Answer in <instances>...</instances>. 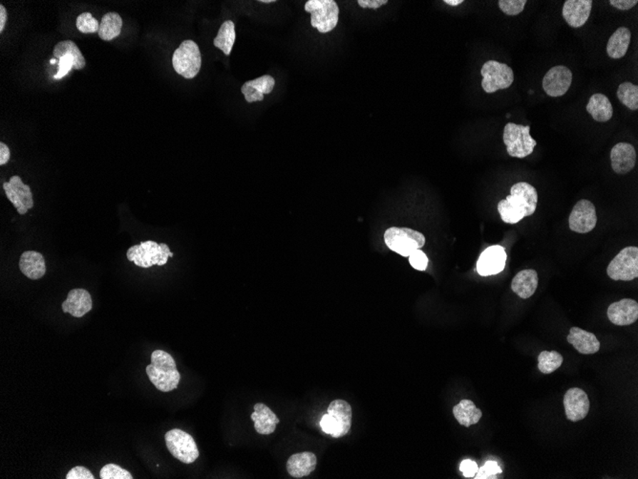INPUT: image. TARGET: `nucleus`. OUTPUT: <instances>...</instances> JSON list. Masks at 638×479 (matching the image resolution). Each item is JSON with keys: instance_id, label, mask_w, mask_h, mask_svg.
I'll return each mask as SVG.
<instances>
[{"instance_id": "obj_7", "label": "nucleus", "mask_w": 638, "mask_h": 479, "mask_svg": "<svg viewBox=\"0 0 638 479\" xmlns=\"http://www.w3.org/2000/svg\"><path fill=\"white\" fill-rule=\"evenodd\" d=\"M503 140L508 153L515 158H525L533 153L537 142L530 135V125L508 123L505 127Z\"/></svg>"}, {"instance_id": "obj_40", "label": "nucleus", "mask_w": 638, "mask_h": 479, "mask_svg": "<svg viewBox=\"0 0 638 479\" xmlns=\"http://www.w3.org/2000/svg\"><path fill=\"white\" fill-rule=\"evenodd\" d=\"M66 479H95V476L86 468L77 466L70 470L66 475Z\"/></svg>"}, {"instance_id": "obj_37", "label": "nucleus", "mask_w": 638, "mask_h": 479, "mask_svg": "<svg viewBox=\"0 0 638 479\" xmlns=\"http://www.w3.org/2000/svg\"><path fill=\"white\" fill-rule=\"evenodd\" d=\"M500 9L508 16H518L524 11L527 0H500Z\"/></svg>"}, {"instance_id": "obj_46", "label": "nucleus", "mask_w": 638, "mask_h": 479, "mask_svg": "<svg viewBox=\"0 0 638 479\" xmlns=\"http://www.w3.org/2000/svg\"><path fill=\"white\" fill-rule=\"evenodd\" d=\"M443 2L449 6H458V5L463 4V0H445Z\"/></svg>"}, {"instance_id": "obj_13", "label": "nucleus", "mask_w": 638, "mask_h": 479, "mask_svg": "<svg viewBox=\"0 0 638 479\" xmlns=\"http://www.w3.org/2000/svg\"><path fill=\"white\" fill-rule=\"evenodd\" d=\"M597 223V210L591 201L582 199L573 207L569 218L570 229L579 234H587Z\"/></svg>"}, {"instance_id": "obj_19", "label": "nucleus", "mask_w": 638, "mask_h": 479, "mask_svg": "<svg viewBox=\"0 0 638 479\" xmlns=\"http://www.w3.org/2000/svg\"><path fill=\"white\" fill-rule=\"evenodd\" d=\"M612 168L617 175H626L634 170L637 153L629 143H618L611 151Z\"/></svg>"}, {"instance_id": "obj_38", "label": "nucleus", "mask_w": 638, "mask_h": 479, "mask_svg": "<svg viewBox=\"0 0 638 479\" xmlns=\"http://www.w3.org/2000/svg\"><path fill=\"white\" fill-rule=\"evenodd\" d=\"M501 473V468L499 467V465L497 464V462L488 461L486 462V463L483 465L482 468H480L479 470H478V473H476V475L474 476V478H497L496 475H498V473Z\"/></svg>"}, {"instance_id": "obj_22", "label": "nucleus", "mask_w": 638, "mask_h": 479, "mask_svg": "<svg viewBox=\"0 0 638 479\" xmlns=\"http://www.w3.org/2000/svg\"><path fill=\"white\" fill-rule=\"evenodd\" d=\"M274 86V78L272 76L264 75L262 77L245 83L241 91L247 102L249 103L261 102L264 100V95L272 93Z\"/></svg>"}, {"instance_id": "obj_42", "label": "nucleus", "mask_w": 638, "mask_h": 479, "mask_svg": "<svg viewBox=\"0 0 638 479\" xmlns=\"http://www.w3.org/2000/svg\"><path fill=\"white\" fill-rule=\"evenodd\" d=\"M609 4L618 10L628 11L632 9V7H634L638 1L637 0H611Z\"/></svg>"}, {"instance_id": "obj_4", "label": "nucleus", "mask_w": 638, "mask_h": 479, "mask_svg": "<svg viewBox=\"0 0 638 479\" xmlns=\"http://www.w3.org/2000/svg\"><path fill=\"white\" fill-rule=\"evenodd\" d=\"M126 257L129 262L142 268H150L153 265L163 266L167 264L168 257H173L170 247L165 243L155 242H140V245L132 246L128 249Z\"/></svg>"}, {"instance_id": "obj_34", "label": "nucleus", "mask_w": 638, "mask_h": 479, "mask_svg": "<svg viewBox=\"0 0 638 479\" xmlns=\"http://www.w3.org/2000/svg\"><path fill=\"white\" fill-rule=\"evenodd\" d=\"M617 98L631 110L638 109V88L632 83H621L617 89Z\"/></svg>"}, {"instance_id": "obj_29", "label": "nucleus", "mask_w": 638, "mask_h": 479, "mask_svg": "<svg viewBox=\"0 0 638 479\" xmlns=\"http://www.w3.org/2000/svg\"><path fill=\"white\" fill-rule=\"evenodd\" d=\"M586 108L595 121L600 123L609 121L614 114L612 103L609 102V98L603 94L592 95Z\"/></svg>"}, {"instance_id": "obj_44", "label": "nucleus", "mask_w": 638, "mask_h": 479, "mask_svg": "<svg viewBox=\"0 0 638 479\" xmlns=\"http://www.w3.org/2000/svg\"><path fill=\"white\" fill-rule=\"evenodd\" d=\"M11 153L9 148L4 143H0V166H4L9 162Z\"/></svg>"}, {"instance_id": "obj_3", "label": "nucleus", "mask_w": 638, "mask_h": 479, "mask_svg": "<svg viewBox=\"0 0 638 479\" xmlns=\"http://www.w3.org/2000/svg\"><path fill=\"white\" fill-rule=\"evenodd\" d=\"M352 426V408L344 400H334L329 405L327 413L323 416L320 427L334 438L346 436Z\"/></svg>"}, {"instance_id": "obj_26", "label": "nucleus", "mask_w": 638, "mask_h": 479, "mask_svg": "<svg viewBox=\"0 0 638 479\" xmlns=\"http://www.w3.org/2000/svg\"><path fill=\"white\" fill-rule=\"evenodd\" d=\"M254 408V411L252 413L251 418L254 422L255 431L262 436L274 433L277 424L280 422L274 411L263 403H257Z\"/></svg>"}, {"instance_id": "obj_20", "label": "nucleus", "mask_w": 638, "mask_h": 479, "mask_svg": "<svg viewBox=\"0 0 638 479\" xmlns=\"http://www.w3.org/2000/svg\"><path fill=\"white\" fill-rule=\"evenodd\" d=\"M592 4V0H567L562 15L570 27L580 28L589 19Z\"/></svg>"}, {"instance_id": "obj_27", "label": "nucleus", "mask_w": 638, "mask_h": 479, "mask_svg": "<svg viewBox=\"0 0 638 479\" xmlns=\"http://www.w3.org/2000/svg\"><path fill=\"white\" fill-rule=\"evenodd\" d=\"M538 287V274L535 270H523L514 277L511 289L522 299H528Z\"/></svg>"}, {"instance_id": "obj_6", "label": "nucleus", "mask_w": 638, "mask_h": 479, "mask_svg": "<svg viewBox=\"0 0 638 479\" xmlns=\"http://www.w3.org/2000/svg\"><path fill=\"white\" fill-rule=\"evenodd\" d=\"M304 9L311 14L312 27L319 33H329L336 27L339 8L334 0H309Z\"/></svg>"}, {"instance_id": "obj_15", "label": "nucleus", "mask_w": 638, "mask_h": 479, "mask_svg": "<svg viewBox=\"0 0 638 479\" xmlns=\"http://www.w3.org/2000/svg\"><path fill=\"white\" fill-rule=\"evenodd\" d=\"M572 83V73L567 67L557 66L547 72L543 78V88L550 97H561L569 91Z\"/></svg>"}, {"instance_id": "obj_11", "label": "nucleus", "mask_w": 638, "mask_h": 479, "mask_svg": "<svg viewBox=\"0 0 638 479\" xmlns=\"http://www.w3.org/2000/svg\"><path fill=\"white\" fill-rule=\"evenodd\" d=\"M607 274L614 281L631 282L638 277V248L626 247L609 262Z\"/></svg>"}, {"instance_id": "obj_35", "label": "nucleus", "mask_w": 638, "mask_h": 479, "mask_svg": "<svg viewBox=\"0 0 638 479\" xmlns=\"http://www.w3.org/2000/svg\"><path fill=\"white\" fill-rule=\"evenodd\" d=\"M78 31L83 34L99 32L100 24L90 13H83L78 16L76 22Z\"/></svg>"}, {"instance_id": "obj_10", "label": "nucleus", "mask_w": 638, "mask_h": 479, "mask_svg": "<svg viewBox=\"0 0 638 479\" xmlns=\"http://www.w3.org/2000/svg\"><path fill=\"white\" fill-rule=\"evenodd\" d=\"M480 75L483 76L482 88L486 93L510 88L514 81V73L508 64L498 63L496 61H486Z\"/></svg>"}, {"instance_id": "obj_1", "label": "nucleus", "mask_w": 638, "mask_h": 479, "mask_svg": "<svg viewBox=\"0 0 638 479\" xmlns=\"http://www.w3.org/2000/svg\"><path fill=\"white\" fill-rule=\"evenodd\" d=\"M537 202L538 192L535 187L527 182H519L511 187L510 195L500 201L498 212L504 222L516 224L535 212Z\"/></svg>"}, {"instance_id": "obj_12", "label": "nucleus", "mask_w": 638, "mask_h": 479, "mask_svg": "<svg viewBox=\"0 0 638 479\" xmlns=\"http://www.w3.org/2000/svg\"><path fill=\"white\" fill-rule=\"evenodd\" d=\"M54 57L58 60V70L54 76L55 80L66 77L72 68L83 69L86 66V58L81 54L77 44L72 41H63L56 44Z\"/></svg>"}, {"instance_id": "obj_9", "label": "nucleus", "mask_w": 638, "mask_h": 479, "mask_svg": "<svg viewBox=\"0 0 638 479\" xmlns=\"http://www.w3.org/2000/svg\"><path fill=\"white\" fill-rule=\"evenodd\" d=\"M165 444L173 458L185 464H191L197 460L199 450L195 441L190 433L173 428L165 436Z\"/></svg>"}, {"instance_id": "obj_25", "label": "nucleus", "mask_w": 638, "mask_h": 479, "mask_svg": "<svg viewBox=\"0 0 638 479\" xmlns=\"http://www.w3.org/2000/svg\"><path fill=\"white\" fill-rule=\"evenodd\" d=\"M19 269L28 279L38 281L46 274V263L44 257L36 251H26L19 259Z\"/></svg>"}, {"instance_id": "obj_48", "label": "nucleus", "mask_w": 638, "mask_h": 479, "mask_svg": "<svg viewBox=\"0 0 638 479\" xmlns=\"http://www.w3.org/2000/svg\"><path fill=\"white\" fill-rule=\"evenodd\" d=\"M50 63H51L52 64L57 63L58 60H57V58H53V60L50 61Z\"/></svg>"}, {"instance_id": "obj_36", "label": "nucleus", "mask_w": 638, "mask_h": 479, "mask_svg": "<svg viewBox=\"0 0 638 479\" xmlns=\"http://www.w3.org/2000/svg\"><path fill=\"white\" fill-rule=\"evenodd\" d=\"M100 478L102 479H132L131 473L119 465L110 463L106 464L100 472Z\"/></svg>"}, {"instance_id": "obj_14", "label": "nucleus", "mask_w": 638, "mask_h": 479, "mask_svg": "<svg viewBox=\"0 0 638 479\" xmlns=\"http://www.w3.org/2000/svg\"><path fill=\"white\" fill-rule=\"evenodd\" d=\"M4 189L7 198L18 210L19 215H26L29 210L34 208L33 193L31 192V187L25 185L19 176H13L9 182H5Z\"/></svg>"}, {"instance_id": "obj_24", "label": "nucleus", "mask_w": 638, "mask_h": 479, "mask_svg": "<svg viewBox=\"0 0 638 479\" xmlns=\"http://www.w3.org/2000/svg\"><path fill=\"white\" fill-rule=\"evenodd\" d=\"M317 463V456L313 453H296L287 462V470L292 478H302L310 475L316 470Z\"/></svg>"}, {"instance_id": "obj_21", "label": "nucleus", "mask_w": 638, "mask_h": 479, "mask_svg": "<svg viewBox=\"0 0 638 479\" xmlns=\"http://www.w3.org/2000/svg\"><path fill=\"white\" fill-rule=\"evenodd\" d=\"M63 313L71 314L75 318H83L93 308L91 295L88 291L83 288H77L70 291L67 299L63 302Z\"/></svg>"}, {"instance_id": "obj_31", "label": "nucleus", "mask_w": 638, "mask_h": 479, "mask_svg": "<svg viewBox=\"0 0 638 479\" xmlns=\"http://www.w3.org/2000/svg\"><path fill=\"white\" fill-rule=\"evenodd\" d=\"M123 19L118 13L110 12L103 16L100 24L99 36L103 41H110L120 35Z\"/></svg>"}, {"instance_id": "obj_16", "label": "nucleus", "mask_w": 638, "mask_h": 479, "mask_svg": "<svg viewBox=\"0 0 638 479\" xmlns=\"http://www.w3.org/2000/svg\"><path fill=\"white\" fill-rule=\"evenodd\" d=\"M507 257V253L502 246L495 245L486 248L478 259V273L483 277L501 273L505 267Z\"/></svg>"}, {"instance_id": "obj_30", "label": "nucleus", "mask_w": 638, "mask_h": 479, "mask_svg": "<svg viewBox=\"0 0 638 479\" xmlns=\"http://www.w3.org/2000/svg\"><path fill=\"white\" fill-rule=\"evenodd\" d=\"M453 414L459 424L466 428L477 424L483 416L482 411L470 400H463L455 406Z\"/></svg>"}, {"instance_id": "obj_39", "label": "nucleus", "mask_w": 638, "mask_h": 479, "mask_svg": "<svg viewBox=\"0 0 638 479\" xmlns=\"http://www.w3.org/2000/svg\"><path fill=\"white\" fill-rule=\"evenodd\" d=\"M409 262L416 270L426 271L427 266H428V257L421 249H418L409 257Z\"/></svg>"}, {"instance_id": "obj_28", "label": "nucleus", "mask_w": 638, "mask_h": 479, "mask_svg": "<svg viewBox=\"0 0 638 479\" xmlns=\"http://www.w3.org/2000/svg\"><path fill=\"white\" fill-rule=\"evenodd\" d=\"M631 38L632 33L628 28H618L612 34L608 44H607V53H608L609 57L614 58V60L625 57L629 43H631Z\"/></svg>"}, {"instance_id": "obj_43", "label": "nucleus", "mask_w": 638, "mask_h": 479, "mask_svg": "<svg viewBox=\"0 0 638 479\" xmlns=\"http://www.w3.org/2000/svg\"><path fill=\"white\" fill-rule=\"evenodd\" d=\"M358 4L362 8H370V9H378V8L387 4V0H359Z\"/></svg>"}, {"instance_id": "obj_45", "label": "nucleus", "mask_w": 638, "mask_h": 479, "mask_svg": "<svg viewBox=\"0 0 638 479\" xmlns=\"http://www.w3.org/2000/svg\"><path fill=\"white\" fill-rule=\"evenodd\" d=\"M7 22V11L4 5H0V33L4 32Z\"/></svg>"}, {"instance_id": "obj_8", "label": "nucleus", "mask_w": 638, "mask_h": 479, "mask_svg": "<svg viewBox=\"0 0 638 479\" xmlns=\"http://www.w3.org/2000/svg\"><path fill=\"white\" fill-rule=\"evenodd\" d=\"M173 68L179 75L191 80L200 72L202 56L197 43L193 41H182L174 52L173 57Z\"/></svg>"}, {"instance_id": "obj_2", "label": "nucleus", "mask_w": 638, "mask_h": 479, "mask_svg": "<svg viewBox=\"0 0 638 479\" xmlns=\"http://www.w3.org/2000/svg\"><path fill=\"white\" fill-rule=\"evenodd\" d=\"M145 371L150 382L158 391L170 392L178 388L181 374L173 356L164 350H155L151 354V364L146 366Z\"/></svg>"}, {"instance_id": "obj_41", "label": "nucleus", "mask_w": 638, "mask_h": 479, "mask_svg": "<svg viewBox=\"0 0 638 479\" xmlns=\"http://www.w3.org/2000/svg\"><path fill=\"white\" fill-rule=\"evenodd\" d=\"M460 470L465 478H470L476 475L478 470H479V467H478L476 462L466 459V460H463L461 463Z\"/></svg>"}, {"instance_id": "obj_32", "label": "nucleus", "mask_w": 638, "mask_h": 479, "mask_svg": "<svg viewBox=\"0 0 638 479\" xmlns=\"http://www.w3.org/2000/svg\"><path fill=\"white\" fill-rule=\"evenodd\" d=\"M236 39L235 24L232 21H225L213 39V44L226 56H230Z\"/></svg>"}, {"instance_id": "obj_17", "label": "nucleus", "mask_w": 638, "mask_h": 479, "mask_svg": "<svg viewBox=\"0 0 638 479\" xmlns=\"http://www.w3.org/2000/svg\"><path fill=\"white\" fill-rule=\"evenodd\" d=\"M564 407L567 418L572 422L586 418L590 411V400L583 389L572 388L564 396Z\"/></svg>"}, {"instance_id": "obj_18", "label": "nucleus", "mask_w": 638, "mask_h": 479, "mask_svg": "<svg viewBox=\"0 0 638 479\" xmlns=\"http://www.w3.org/2000/svg\"><path fill=\"white\" fill-rule=\"evenodd\" d=\"M608 318L615 326L634 324L638 319V304L634 299H624L614 302L608 308Z\"/></svg>"}, {"instance_id": "obj_33", "label": "nucleus", "mask_w": 638, "mask_h": 479, "mask_svg": "<svg viewBox=\"0 0 638 479\" xmlns=\"http://www.w3.org/2000/svg\"><path fill=\"white\" fill-rule=\"evenodd\" d=\"M563 362V356L557 351H543L538 356V369L544 374H550L557 371Z\"/></svg>"}, {"instance_id": "obj_47", "label": "nucleus", "mask_w": 638, "mask_h": 479, "mask_svg": "<svg viewBox=\"0 0 638 479\" xmlns=\"http://www.w3.org/2000/svg\"><path fill=\"white\" fill-rule=\"evenodd\" d=\"M259 2H261V4H274L275 0H259Z\"/></svg>"}, {"instance_id": "obj_5", "label": "nucleus", "mask_w": 638, "mask_h": 479, "mask_svg": "<svg viewBox=\"0 0 638 479\" xmlns=\"http://www.w3.org/2000/svg\"><path fill=\"white\" fill-rule=\"evenodd\" d=\"M384 242L390 250L409 257L416 250L423 247L426 237L412 229L392 227L385 232Z\"/></svg>"}, {"instance_id": "obj_23", "label": "nucleus", "mask_w": 638, "mask_h": 479, "mask_svg": "<svg viewBox=\"0 0 638 479\" xmlns=\"http://www.w3.org/2000/svg\"><path fill=\"white\" fill-rule=\"evenodd\" d=\"M567 340L580 354L592 355L600 349V343L597 336L579 327H572L570 330Z\"/></svg>"}]
</instances>
